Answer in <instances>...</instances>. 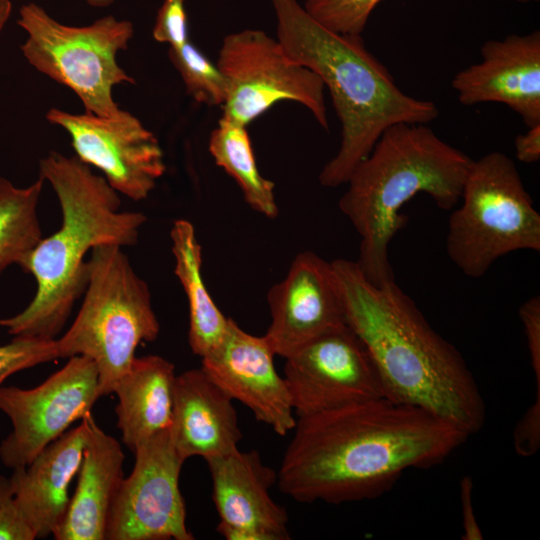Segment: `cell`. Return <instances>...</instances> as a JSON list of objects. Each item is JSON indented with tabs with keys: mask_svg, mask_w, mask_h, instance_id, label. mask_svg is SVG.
Wrapping results in <instances>:
<instances>
[{
	"mask_svg": "<svg viewBox=\"0 0 540 540\" xmlns=\"http://www.w3.org/2000/svg\"><path fill=\"white\" fill-rule=\"evenodd\" d=\"M267 302L271 321L264 336L283 358L347 325L332 263L310 251L294 258L285 278L269 289Z\"/></svg>",
	"mask_w": 540,
	"mask_h": 540,
	"instance_id": "obj_14",
	"label": "cell"
},
{
	"mask_svg": "<svg viewBox=\"0 0 540 540\" xmlns=\"http://www.w3.org/2000/svg\"><path fill=\"white\" fill-rule=\"evenodd\" d=\"M46 118L70 135L77 158L101 170L107 182L129 199L147 198L165 172L157 138L125 110L101 117L52 108Z\"/></svg>",
	"mask_w": 540,
	"mask_h": 540,
	"instance_id": "obj_13",
	"label": "cell"
},
{
	"mask_svg": "<svg viewBox=\"0 0 540 540\" xmlns=\"http://www.w3.org/2000/svg\"><path fill=\"white\" fill-rule=\"evenodd\" d=\"M518 312L524 327L536 387L540 389V296L535 295L526 300Z\"/></svg>",
	"mask_w": 540,
	"mask_h": 540,
	"instance_id": "obj_31",
	"label": "cell"
},
{
	"mask_svg": "<svg viewBox=\"0 0 540 540\" xmlns=\"http://www.w3.org/2000/svg\"><path fill=\"white\" fill-rule=\"evenodd\" d=\"M170 237L175 259L174 273L188 301V343L192 352L202 358L222 342L230 318L217 307L204 283L202 251L193 224L184 219L176 220Z\"/></svg>",
	"mask_w": 540,
	"mask_h": 540,
	"instance_id": "obj_22",
	"label": "cell"
},
{
	"mask_svg": "<svg viewBox=\"0 0 540 540\" xmlns=\"http://www.w3.org/2000/svg\"><path fill=\"white\" fill-rule=\"evenodd\" d=\"M285 360L283 377L297 417L384 397L371 357L348 325L322 334Z\"/></svg>",
	"mask_w": 540,
	"mask_h": 540,
	"instance_id": "obj_12",
	"label": "cell"
},
{
	"mask_svg": "<svg viewBox=\"0 0 540 540\" xmlns=\"http://www.w3.org/2000/svg\"><path fill=\"white\" fill-rule=\"evenodd\" d=\"M216 64L227 88L223 118L247 127L275 103L292 101L329 129L322 80L292 61L277 38L258 29L230 33L222 41Z\"/></svg>",
	"mask_w": 540,
	"mask_h": 540,
	"instance_id": "obj_9",
	"label": "cell"
},
{
	"mask_svg": "<svg viewBox=\"0 0 540 540\" xmlns=\"http://www.w3.org/2000/svg\"><path fill=\"white\" fill-rule=\"evenodd\" d=\"M58 358L56 339L14 336L0 346V387L14 373Z\"/></svg>",
	"mask_w": 540,
	"mask_h": 540,
	"instance_id": "obj_27",
	"label": "cell"
},
{
	"mask_svg": "<svg viewBox=\"0 0 540 540\" xmlns=\"http://www.w3.org/2000/svg\"><path fill=\"white\" fill-rule=\"evenodd\" d=\"M346 323L366 347L384 397L426 410L469 436L486 410L480 389L457 348L429 324L395 280L374 285L355 261H331Z\"/></svg>",
	"mask_w": 540,
	"mask_h": 540,
	"instance_id": "obj_2",
	"label": "cell"
},
{
	"mask_svg": "<svg viewBox=\"0 0 540 540\" xmlns=\"http://www.w3.org/2000/svg\"><path fill=\"white\" fill-rule=\"evenodd\" d=\"M460 502L462 514L463 540H482L483 534L477 523L473 509V480L464 476L460 481Z\"/></svg>",
	"mask_w": 540,
	"mask_h": 540,
	"instance_id": "obj_32",
	"label": "cell"
},
{
	"mask_svg": "<svg viewBox=\"0 0 540 540\" xmlns=\"http://www.w3.org/2000/svg\"><path fill=\"white\" fill-rule=\"evenodd\" d=\"M12 12V3L10 0H0V34L6 25Z\"/></svg>",
	"mask_w": 540,
	"mask_h": 540,
	"instance_id": "obj_34",
	"label": "cell"
},
{
	"mask_svg": "<svg viewBox=\"0 0 540 540\" xmlns=\"http://www.w3.org/2000/svg\"><path fill=\"white\" fill-rule=\"evenodd\" d=\"M460 200L448 221L446 251L466 276L481 278L509 253L540 251V214L506 154L473 160Z\"/></svg>",
	"mask_w": 540,
	"mask_h": 540,
	"instance_id": "obj_7",
	"label": "cell"
},
{
	"mask_svg": "<svg viewBox=\"0 0 540 540\" xmlns=\"http://www.w3.org/2000/svg\"><path fill=\"white\" fill-rule=\"evenodd\" d=\"M515 153L519 161L530 164L540 159V124L528 127V130L515 138Z\"/></svg>",
	"mask_w": 540,
	"mask_h": 540,
	"instance_id": "obj_33",
	"label": "cell"
},
{
	"mask_svg": "<svg viewBox=\"0 0 540 540\" xmlns=\"http://www.w3.org/2000/svg\"><path fill=\"white\" fill-rule=\"evenodd\" d=\"M36 534L15 498L10 478L0 476V540H33Z\"/></svg>",
	"mask_w": 540,
	"mask_h": 540,
	"instance_id": "obj_29",
	"label": "cell"
},
{
	"mask_svg": "<svg viewBox=\"0 0 540 540\" xmlns=\"http://www.w3.org/2000/svg\"><path fill=\"white\" fill-rule=\"evenodd\" d=\"M472 162L427 124L398 123L382 133L351 173L338 204L360 236L355 262L368 281L395 280L388 248L406 224L401 208L418 193L440 209L454 208Z\"/></svg>",
	"mask_w": 540,
	"mask_h": 540,
	"instance_id": "obj_5",
	"label": "cell"
},
{
	"mask_svg": "<svg viewBox=\"0 0 540 540\" xmlns=\"http://www.w3.org/2000/svg\"><path fill=\"white\" fill-rule=\"evenodd\" d=\"M87 4L93 7H107L114 3L115 0H85Z\"/></svg>",
	"mask_w": 540,
	"mask_h": 540,
	"instance_id": "obj_35",
	"label": "cell"
},
{
	"mask_svg": "<svg viewBox=\"0 0 540 540\" xmlns=\"http://www.w3.org/2000/svg\"><path fill=\"white\" fill-rule=\"evenodd\" d=\"M277 40L285 54L316 73L328 88L341 124L340 146L322 168L319 182L346 184L382 133L398 123L428 124L439 115L431 100L403 92L361 35L341 34L312 18L297 0H270Z\"/></svg>",
	"mask_w": 540,
	"mask_h": 540,
	"instance_id": "obj_4",
	"label": "cell"
},
{
	"mask_svg": "<svg viewBox=\"0 0 540 540\" xmlns=\"http://www.w3.org/2000/svg\"><path fill=\"white\" fill-rule=\"evenodd\" d=\"M212 499L220 521L216 530L227 540H286L288 514L270 489L277 472L255 450L235 451L206 460Z\"/></svg>",
	"mask_w": 540,
	"mask_h": 540,
	"instance_id": "obj_16",
	"label": "cell"
},
{
	"mask_svg": "<svg viewBox=\"0 0 540 540\" xmlns=\"http://www.w3.org/2000/svg\"><path fill=\"white\" fill-rule=\"evenodd\" d=\"M170 432L184 461L229 454L242 439L233 400L201 367L176 375Z\"/></svg>",
	"mask_w": 540,
	"mask_h": 540,
	"instance_id": "obj_18",
	"label": "cell"
},
{
	"mask_svg": "<svg viewBox=\"0 0 540 540\" xmlns=\"http://www.w3.org/2000/svg\"><path fill=\"white\" fill-rule=\"evenodd\" d=\"M133 453L135 464L114 496L105 539L193 540L179 487L185 461L170 428L139 443Z\"/></svg>",
	"mask_w": 540,
	"mask_h": 540,
	"instance_id": "obj_11",
	"label": "cell"
},
{
	"mask_svg": "<svg viewBox=\"0 0 540 540\" xmlns=\"http://www.w3.org/2000/svg\"><path fill=\"white\" fill-rule=\"evenodd\" d=\"M480 53L451 81L459 102L505 104L527 127L540 124V31L486 41Z\"/></svg>",
	"mask_w": 540,
	"mask_h": 540,
	"instance_id": "obj_17",
	"label": "cell"
},
{
	"mask_svg": "<svg viewBox=\"0 0 540 540\" xmlns=\"http://www.w3.org/2000/svg\"><path fill=\"white\" fill-rule=\"evenodd\" d=\"M168 57L179 72L187 93L195 101L222 107L227 88L217 64L211 62L190 40L180 48H169Z\"/></svg>",
	"mask_w": 540,
	"mask_h": 540,
	"instance_id": "obj_25",
	"label": "cell"
},
{
	"mask_svg": "<svg viewBox=\"0 0 540 540\" xmlns=\"http://www.w3.org/2000/svg\"><path fill=\"white\" fill-rule=\"evenodd\" d=\"M209 152L216 165L235 180L253 210L268 218L277 216L274 183L258 170L246 126L221 117L211 132Z\"/></svg>",
	"mask_w": 540,
	"mask_h": 540,
	"instance_id": "obj_23",
	"label": "cell"
},
{
	"mask_svg": "<svg viewBox=\"0 0 540 540\" xmlns=\"http://www.w3.org/2000/svg\"><path fill=\"white\" fill-rule=\"evenodd\" d=\"M174 365L158 355L135 357L116 383L117 427L130 451L142 441L170 428Z\"/></svg>",
	"mask_w": 540,
	"mask_h": 540,
	"instance_id": "obj_21",
	"label": "cell"
},
{
	"mask_svg": "<svg viewBox=\"0 0 540 540\" xmlns=\"http://www.w3.org/2000/svg\"><path fill=\"white\" fill-rule=\"evenodd\" d=\"M44 180L17 187L0 178V273L18 264L42 238L38 203Z\"/></svg>",
	"mask_w": 540,
	"mask_h": 540,
	"instance_id": "obj_24",
	"label": "cell"
},
{
	"mask_svg": "<svg viewBox=\"0 0 540 540\" xmlns=\"http://www.w3.org/2000/svg\"><path fill=\"white\" fill-rule=\"evenodd\" d=\"M17 23L27 34L20 48L30 65L70 88L87 113L110 117L120 110L113 87L135 83L117 63L134 34L130 21L109 15L88 26H69L29 3L20 8Z\"/></svg>",
	"mask_w": 540,
	"mask_h": 540,
	"instance_id": "obj_8",
	"label": "cell"
},
{
	"mask_svg": "<svg viewBox=\"0 0 540 540\" xmlns=\"http://www.w3.org/2000/svg\"><path fill=\"white\" fill-rule=\"evenodd\" d=\"M100 396L97 366L82 355L68 358L60 370L34 388L1 386L0 410L12 424L0 444L3 465L27 466L71 424L90 413Z\"/></svg>",
	"mask_w": 540,
	"mask_h": 540,
	"instance_id": "obj_10",
	"label": "cell"
},
{
	"mask_svg": "<svg viewBox=\"0 0 540 540\" xmlns=\"http://www.w3.org/2000/svg\"><path fill=\"white\" fill-rule=\"evenodd\" d=\"M274 356L264 335H252L230 318L224 339L201 358V368L232 400L245 405L257 421L284 436L293 430L296 417Z\"/></svg>",
	"mask_w": 540,
	"mask_h": 540,
	"instance_id": "obj_15",
	"label": "cell"
},
{
	"mask_svg": "<svg viewBox=\"0 0 540 540\" xmlns=\"http://www.w3.org/2000/svg\"><path fill=\"white\" fill-rule=\"evenodd\" d=\"M87 415L27 466L14 468L10 476L16 501L36 538L53 535L66 513L69 487L78 474L87 440Z\"/></svg>",
	"mask_w": 540,
	"mask_h": 540,
	"instance_id": "obj_19",
	"label": "cell"
},
{
	"mask_svg": "<svg viewBox=\"0 0 540 540\" xmlns=\"http://www.w3.org/2000/svg\"><path fill=\"white\" fill-rule=\"evenodd\" d=\"M159 331L149 287L122 247H94L81 307L66 333L56 338L58 357L92 359L100 394L108 395L129 370L138 345L154 341Z\"/></svg>",
	"mask_w": 540,
	"mask_h": 540,
	"instance_id": "obj_6",
	"label": "cell"
},
{
	"mask_svg": "<svg viewBox=\"0 0 540 540\" xmlns=\"http://www.w3.org/2000/svg\"><path fill=\"white\" fill-rule=\"evenodd\" d=\"M78 471L77 486L54 532L56 540H104L110 508L123 477L124 453L92 413Z\"/></svg>",
	"mask_w": 540,
	"mask_h": 540,
	"instance_id": "obj_20",
	"label": "cell"
},
{
	"mask_svg": "<svg viewBox=\"0 0 540 540\" xmlns=\"http://www.w3.org/2000/svg\"><path fill=\"white\" fill-rule=\"evenodd\" d=\"M513 445L522 457L533 456L540 447V389L514 428Z\"/></svg>",
	"mask_w": 540,
	"mask_h": 540,
	"instance_id": "obj_30",
	"label": "cell"
},
{
	"mask_svg": "<svg viewBox=\"0 0 540 540\" xmlns=\"http://www.w3.org/2000/svg\"><path fill=\"white\" fill-rule=\"evenodd\" d=\"M186 0H163L152 30L153 38L169 48H180L189 41Z\"/></svg>",
	"mask_w": 540,
	"mask_h": 540,
	"instance_id": "obj_28",
	"label": "cell"
},
{
	"mask_svg": "<svg viewBox=\"0 0 540 540\" xmlns=\"http://www.w3.org/2000/svg\"><path fill=\"white\" fill-rule=\"evenodd\" d=\"M40 177L57 195L61 226L17 264L34 277L36 293L21 312L0 318V327L12 336L53 340L86 289L85 255L103 244L135 245L146 216L120 211L118 192L76 156L50 152L40 161Z\"/></svg>",
	"mask_w": 540,
	"mask_h": 540,
	"instance_id": "obj_3",
	"label": "cell"
},
{
	"mask_svg": "<svg viewBox=\"0 0 540 540\" xmlns=\"http://www.w3.org/2000/svg\"><path fill=\"white\" fill-rule=\"evenodd\" d=\"M382 0H306L304 9L327 29L361 35L369 17Z\"/></svg>",
	"mask_w": 540,
	"mask_h": 540,
	"instance_id": "obj_26",
	"label": "cell"
},
{
	"mask_svg": "<svg viewBox=\"0 0 540 540\" xmlns=\"http://www.w3.org/2000/svg\"><path fill=\"white\" fill-rule=\"evenodd\" d=\"M514 1H518V2H530V1H538V0H514Z\"/></svg>",
	"mask_w": 540,
	"mask_h": 540,
	"instance_id": "obj_36",
	"label": "cell"
},
{
	"mask_svg": "<svg viewBox=\"0 0 540 540\" xmlns=\"http://www.w3.org/2000/svg\"><path fill=\"white\" fill-rule=\"evenodd\" d=\"M277 471L300 503L374 499L410 468L442 463L469 435L419 407L386 398L296 418Z\"/></svg>",
	"mask_w": 540,
	"mask_h": 540,
	"instance_id": "obj_1",
	"label": "cell"
}]
</instances>
